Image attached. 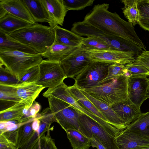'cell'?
<instances>
[{"mask_svg": "<svg viewBox=\"0 0 149 149\" xmlns=\"http://www.w3.org/2000/svg\"><path fill=\"white\" fill-rule=\"evenodd\" d=\"M109 7L107 3L95 5L82 21L107 34L130 41L146 50L132 24L116 13L109 11Z\"/></svg>", "mask_w": 149, "mask_h": 149, "instance_id": "obj_1", "label": "cell"}, {"mask_svg": "<svg viewBox=\"0 0 149 149\" xmlns=\"http://www.w3.org/2000/svg\"><path fill=\"white\" fill-rule=\"evenodd\" d=\"M9 35L40 54L46 51L55 39L54 29L38 23L31 24Z\"/></svg>", "mask_w": 149, "mask_h": 149, "instance_id": "obj_2", "label": "cell"}, {"mask_svg": "<svg viewBox=\"0 0 149 149\" xmlns=\"http://www.w3.org/2000/svg\"><path fill=\"white\" fill-rule=\"evenodd\" d=\"M43 60L39 54L0 49V66H5L19 82L29 69L39 65Z\"/></svg>", "mask_w": 149, "mask_h": 149, "instance_id": "obj_3", "label": "cell"}, {"mask_svg": "<svg viewBox=\"0 0 149 149\" xmlns=\"http://www.w3.org/2000/svg\"><path fill=\"white\" fill-rule=\"evenodd\" d=\"M129 78L120 76L107 83L83 90L94 98L109 105L127 100Z\"/></svg>", "mask_w": 149, "mask_h": 149, "instance_id": "obj_4", "label": "cell"}, {"mask_svg": "<svg viewBox=\"0 0 149 149\" xmlns=\"http://www.w3.org/2000/svg\"><path fill=\"white\" fill-rule=\"evenodd\" d=\"M71 31L81 36H93L104 41L111 49L135 53L136 56L143 50L133 42L121 38L107 34L82 22H75L72 25Z\"/></svg>", "mask_w": 149, "mask_h": 149, "instance_id": "obj_5", "label": "cell"}, {"mask_svg": "<svg viewBox=\"0 0 149 149\" xmlns=\"http://www.w3.org/2000/svg\"><path fill=\"white\" fill-rule=\"evenodd\" d=\"M47 98L56 122L65 131L69 129L79 130L78 120L81 113L65 101L52 96Z\"/></svg>", "mask_w": 149, "mask_h": 149, "instance_id": "obj_6", "label": "cell"}, {"mask_svg": "<svg viewBox=\"0 0 149 149\" xmlns=\"http://www.w3.org/2000/svg\"><path fill=\"white\" fill-rule=\"evenodd\" d=\"M68 87L63 82L55 88H48L43 93V95L46 98L52 96L67 102L81 113L87 116L98 123L114 137L119 134L120 130L97 117L78 103L71 94Z\"/></svg>", "mask_w": 149, "mask_h": 149, "instance_id": "obj_7", "label": "cell"}, {"mask_svg": "<svg viewBox=\"0 0 149 149\" xmlns=\"http://www.w3.org/2000/svg\"><path fill=\"white\" fill-rule=\"evenodd\" d=\"M112 63L91 61L84 70L74 78V84L81 90L101 85L100 83L107 76L109 67Z\"/></svg>", "mask_w": 149, "mask_h": 149, "instance_id": "obj_8", "label": "cell"}, {"mask_svg": "<svg viewBox=\"0 0 149 149\" xmlns=\"http://www.w3.org/2000/svg\"><path fill=\"white\" fill-rule=\"evenodd\" d=\"M78 121L79 130L86 136L90 139L96 136L107 149H119L114 141L115 137L95 120L81 113Z\"/></svg>", "mask_w": 149, "mask_h": 149, "instance_id": "obj_9", "label": "cell"}, {"mask_svg": "<svg viewBox=\"0 0 149 149\" xmlns=\"http://www.w3.org/2000/svg\"><path fill=\"white\" fill-rule=\"evenodd\" d=\"M39 66L40 78L36 84L45 88H54L62 84L67 78L61 62L43 60Z\"/></svg>", "mask_w": 149, "mask_h": 149, "instance_id": "obj_10", "label": "cell"}, {"mask_svg": "<svg viewBox=\"0 0 149 149\" xmlns=\"http://www.w3.org/2000/svg\"><path fill=\"white\" fill-rule=\"evenodd\" d=\"M91 61L88 51L81 45L61 62L67 77L74 79Z\"/></svg>", "mask_w": 149, "mask_h": 149, "instance_id": "obj_11", "label": "cell"}, {"mask_svg": "<svg viewBox=\"0 0 149 149\" xmlns=\"http://www.w3.org/2000/svg\"><path fill=\"white\" fill-rule=\"evenodd\" d=\"M86 49L92 61L111 63L125 65L134 62L136 57L134 53L131 52L111 49L102 50Z\"/></svg>", "mask_w": 149, "mask_h": 149, "instance_id": "obj_12", "label": "cell"}, {"mask_svg": "<svg viewBox=\"0 0 149 149\" xmlns=\"http://www.w3.org/2000/svg\"><path fill=\"white\" fill-rule=\"evenodd\" d=\"M148 78L146 76L132 77L129 78L127 92L128 99L140 108L146 99Z\"/></svg>", "mask_w": 149, "mask_h": 149, "instance_id": "obj_13", "label": "cell"}, {"mask_svg": "<svg viewBox=\"0 0 149 149\" xmlns=\"http://www.w3.org/2000/svg\"><path fill=\"white\" fill-rule=\"evenodd\" d=\"M93 104L112 125L120 131L127 128L125 122L109 105L91 96L83 90L80 89Z\"/></svg>", "mask_w": 149, "mask_h": 149, "instance_id": "obj_14", "label": "cell"}, {"mask_svg": "<svg viewBox=\"0 0 149 149\" xmlns=\"http://www.w3.org/2000/svg\"><path fill=\"white\" fill-rule=\"evenodd\" d=\"M49 16L48 23L54 29L57 25L62 26L68 11L62 0H41Z\"/></svg>", "mask_w": 149, "mask_h": 149, "instance_id": "obj_15", "label": "cell"}, {"mask_svg": "<svg viewBox=\"0 0 149 149\" xmlns=\"http://www.w3.org/2000/svg\"><path fill=\"white\" fill-rule=\"evenodd\" d=\"M114 141L119 149H135L149 143L144 138L127 128L121 131L115 137Z\"/></svg>", "mask_w": 149, "mask_h": 149, "instance_id": "obj_16", "label": "cell"}, {"mask_svg": "<svg viewBox=\"0 0 149 149\" xmlns=\"http://www.w3.org/2000/svg\"><path fill=\"white\" fill-rule=\"evenodd\" d=\"M111 106L127 127L142 113L140 107L133 103L129 99Z\"/></svg>", "mask_w": 149, "mask_h": 149, "instance_id": "obj_17", "label": "cell"}, {"mask_svg": "<svg viewBox=\"0 0 149 149\" xmlns=\"http://www.w3.org/2000/svg\"><path fill=\"white\" fill-rule=\"evenodd\" d=\"M0 7L8 13L31 24L36 23L22 0H0Z\"/></svg>", "mask_w": 149, "mask_h": 149, "instance_id": "obj_18", "label": "cell"}, {"mask_svg": "<svg viewBox=\"0 0 149 149\" xmlns=\"http://www.w3.org/2000/svg\"><path fill=\"white\" fill-rule=\"evenodd\" d=\"M16 91L18 97L26 104L29 109L35 99L45 88L41 86L33 83H22L16 86Z\"/></svg>", "mask_w": 149, "mask_h": 149, "instance_id": "obj_19", "label": "cell"}, {"mask_svg": "<svg viewBox=\"0 0 149 149\" xmlns=\"http://www.w3.org/2000/svg\"><path fill=\"white\" fill-rule=\"evenodd\" d=\"M78 47L54 42L45 53L41 55L49 61L61 62Z\"/></svg>", "mask_w": 149, "mask_h": 149, "instance_id": "obj_20", "label": "cell"}, {"mask_svg": "<svg viewBox=\"0 0 149 149\" xmlns=\"http://www.w3.org/2000/svg\"><path fill=\"white\" fill-rule=\"evenodd\" d=\"M54 29L55 33L54 42L76 47L81 45L83 37L58 25Z\"/></svg>", "mask_w": 149, "mask_h": 149, "instance_id": "obj_21", "label": "cell"}, {"mask_svg": "<svg viewBox=\"0 0 149 149\" xmlns=\"http://www.w3.org/2000/svg\"><path fill=\"white\" fill-rule=\"evenodd\" d=\"M0 49L20 51L29 54H38L28 46L0 30Z\"/></svg>", "mask_w": 149, "mask_h": 149, "instance_id": "obj_22", "label": "cell"}, {"mask_svg": "<svg viewBox=\"0 0 149 149\" xmlns=\"http://www.w3.org/2000/svg\"><path fill=\"white\" fill-rule=\"evenodd\" d=\"M36 22H48L49 16L41 0H22Z\"/></svg>", "mask_w": 149, "mask_h": 149, "instance_id": "obj_23", "label": "cell"}, {"mask_svg": "<svg viewBox=\"0 0 149 149\" xmlns=\"http://www.w3.org/2000/svg\"><path fill=\"white\" fill-rule=\"evenodd\" d=\"M68 88L72 95L78 103L97 117L110 124L96 107L74 84L72 86H68Z\"/></svg>", "mask_w": 149, "mask_h": 149, "instance_id": "obj_24", "label": "cell"}, {"mask_svg": "<svg viewBox=\"0 0 149 149\" xmlns=\"http://www.w3.org/2000/svg\"><path fill=\"white\" fill-rule=\"evenodd\" d=\"M31 24L8 13L0 19V30L9 34Z\"/></svg>", "mask_w": 149, "mask_h": 149, "instance_id": "obj_25", "label": "cell"}, {"mask_svg": "<svg viewBox=\"0 0 149 149\" xmlns=\"http://www.w3.org/2000/svg\"><path fill=\"white\" fill-rule=\"evenodd\" d=\"M127 128L143 137L149 140V111L142 113L128 125Z\"/></svg>", "mask_w": 149, "mask_h": 149, "instance_id": "obj_26", "label": "cell"}, {"mask_svg": "<svg viewBox=\"0 0 149 149\" xmlns=\"http://www.w3.org/2000/svg\"><path fill=\"white\" fill-rule=\"evenodd\" d=\"M26 106L22 100L14 105L0 112V122H6L11 121H19L24 116L23 111Z\"/></svg>", "mask_w": 149, "mask_h": 149, "instance_id": "obj_27", "label": "cell"}, {"mask_svg": "<svg viewBox=\"0 0 149 149\" xmlns=\"http://www.w3.org/2000/svg\"><path fill=\"white\" fill-rule=\"evenodd\" d=\"M73 149H89L91 146V139L79 130L69 129L65 131Z\"/></svg>", "mask_w": 149, "mask_h": 149, "instance_id": "obj_28", "label": "cell"}, {"mask_svg": "<svg viewBox=\"0 0 149 149\" xmlns=\"http://www.w3.org/2000/svg\"><path fill=\"white\" fill-rule=\"evenodd\" d=\"M16 86L0 84V104L9 107L22 100L17 95Z\"/></svg>", "mask_w": 149, "mask_h": 149, "instance_id": "obj_29", "label": "cell"}, {"mask_svg": "<svg viewBox=\"0 0 149 149\" xmlns=\"http://www.w3.org/2000/svg\"><path fill=\"white\" fill-rule=\"evenodd\" d=\"M34 118H32L27 122L24 123L18 128L16 146L18 149H21L37 131L34 130L32 127V123Z\"/></svg>", "mask_w": 149, "mask_h": 149, "instance_id": "obj_30", "label": "cell"}, {"mask_svg": "<svg viewBox=\"0 0 149 149\" xmlns=\"http://www.w3.org/2000/svg\"><path fill=\"white\" fill-rule=\"evenodd\" d=\"M124 7L121 8L125 17L133 26L136 25L139 20V13L137 7V0H122Z\"/></svg>", "mask_w": 149, "mask_h": 149, "instance_id": "obj_31", "label": "cell"}, {"mask_svg": "<svg viewBox=\"0 0 149 149\" xmlns=\"http://www.w3.org/2000/svg\"><path fill=\"white\" fill-rule=\"evenodd\" d=\"M139 17L138 24L143 29L149 32V2L148 0H137Z\"/></svg>", "mask_w": 149, "mask_h": 149, "instance_id": "obj_32", "label": "cell"}, {"mask_svg": "<svg viewBox=\"0 0 149 149\" xmlns=\"http://www.w3.org/2000/svg\"><path fill=\"white\" fill-rule=\"evenodd\" d=\"M81 45L88 49L97 50L111 49L110 47L102 40L93 36L83 37Z\"/></svg>", "mask_w": 149, "mask_h": 149, "instance_id": "obj_33", "label": "cell"}, {"mask_svg": "<svg viewBox=\"0 0 149 149\" xmlns=\"http://www.w3.org/2000/svg\"><path fill=\"white\" fill-rule=\"evenodd\" d=\"M127 70L125 65L113 63L109 67L108 74L107 77L100 83V85L106 83L113 79L120 76L124 75Z\"/></svg>", "mask_w": 149, "mask_h": 149, "instance_id": "obj_34", "label": "cell"}, {"mask_svg": "<svg viewBox=\"0 0 149 149\" xmlns=\"http://www.w3.org/2000/svg\"><path fill=\"white\" fill-rule=\"evenodd\" d=\"M67 10H79L92 5L94 0H62Z\"/></svg>", "mask_w": 149, "mask_h": 149, "instance_id": "obj_35", "label": "cell"}, {"mask_svg": "<svg viewBox=\"0 0 149 149\" xmlns=\"http://www.w3.org/2000/svg\"><path fill=\"white\" fill-rule=\"evenodd\" d=\"M46 135L42 136L36 143L32 149H58L54 139L50 134V130L47 132Z\"/></svg>", "mask_w": 149, "mask_h": 149, "instance_id": "obj_36", "label": "cell"}, {"mask_svg": "<svg viewBox=\"0 0 149 149\" xmlns=\"http://www.w3.org/2000/svg\"><path fill=\"white\" fill-rule=\"evenodd\" d=\"M126 69L130 73L132 77L149 76V70L143 65L134 61L125 65Z\"/></svg>", "mask_w": 149, "mask_h": 149, "instance_id": "obj_37", "label": "cell"}, {"mask_svg": "<svg viewBox=\"0 0 149 149\" xmlns=\"http://www.w3.org/2000/svg\"><path fill=\"white\" fill-rule=\"evenodd\" d=\"M40 78V68L38 65L29 69L19 81L18 84L22 83L36 84L39 80Z\"/></svg>", "mask_w": 149, "mask_h": 149, "instance_id": "obj_38", "label": "cell"}, {"mask_svg": "<svg viewBox=\"0 0 149 149\" xmlns=\"http://www.w3.org/2000/svg\"><path fill=\"white\" fill-rule=\"evenodd\" d=\"M19 81L5 68L0 66V84L15 86Z\"/></svg>", "mask_w": 149, "mask_h": 149, "instance_id": "obj_39", "label": "cell"}, {"mask_svg": "<svg viewBox=\"0 0 149 149\" xmlns=\"http://www.w3.org/2000/svg\"><path fill=\"white\" fill-rule=\"evenodd\" d=\"M18 128L11 131H7L0 134L10 144L16 147L17 138Z\"/></svg>", "mask_w": 149, "mask_h": 149, "instance_id": "obj_40", "label": "cell"}, {"mask_svg": "<svg viewBox=\"0 0 149 149\" xmlns=\"http://www.w3.org/2000/svg\"><path fill=\"white\" fill-rule=\"evenodd\" d=\"M135 61L143 65L149 70V50H143L136 57Z\"/></svg>", "mask_w": 149, "mask_h": 149, "instance_id": "obj_41", "label": "cell"}, {"mask_svg": "<svg viewBox=\"0 0 149 149\" xmlns=\"http://www.w3.org/2000/svg\"><path fill=\"white\" fill-rule=\"evenodd\" d=\"M41 108L40 104L34 101L32 105L29 109L30 116L31 118H35Z\"/></svg>", "mask_w": 149, "mask_h": 149, "instance_id": "obj_42", "label": "cell"}, {"mask_svg": "<svg viewBox=\"0 0 149 149\" xmlns=\"http://www.w3.org/2000/svg\"><path fill=\"white\" fill-rule=\"evenodd\" d=\"M91 146L96 147L98 149H107L97 137L93 136L91 138Z\"/></svg>", "mask_w": 149, "mask_h": 149, "instance_id": "obj_43", "label": "cell"}, {"mask_svg": "<svg viewBox=\"0 0 149 149\" xmlns=\"http://www.w3.org/2000/svg\"><path fill=\"white\" fill-rule=\"evenodd\" d=\"M8 14L4 9L0 7V19L3 17Z\"/></svg>", "mask_w": 149, "mask_h": 149, "instance_id": "obj_44", "label": "cell"}, {"mask_svg": "<svg viewBox=\"0 0 149 149\" xmlns=\"http://www.w3.org/2000/svg\"><path fill=\"white\" fill-rule=\"evenodd\" d=\"M135 149H149V143L147 145L137 148Z\"/></svg>", "mask_w": 149, "mask_h": 149, "instance_id": "obj_45", "label": "cell"}, {"mask_svg": "<svg viewBox=\"0 0 149 149\" xmlns=\"http://www.w3.org/2000/svg\"><path fill=\"white\" fill-rule=\"evenodd\" d=\"M148 86L146 94V99L149 98V78H148Z\"/></svg>", "mask_w": 149, "mask_h": 149, "instance_id": "obj_46", "label": "cell"}, {"mask_svg": "<svg viewBox=\"0 0 149 149\" xmlns=\"http://www.w3.org/2000/svg\"><path fill=\"white\" fill-rule=\"evenodd\" d=\"M8 149H18L16 147H14L9 148Z\"/></svg>", "mask_w": 149, "mask_h": 149, "instance_id": "obj_47", "label": "cell"}, {"mask_svg": "<svg viewBox=\"0 0 149 149\" xmlns=\"http://www.w3.org/2000/svg\"><path fill=\"white\" fill-rule=\"evenodd\" d=\"M148 2H149V0H148Z\"/></svg>", "mask_w": 149, "mask_h": 149, "instance_id": "obj_48", "label": "cell"}]
</instances>
